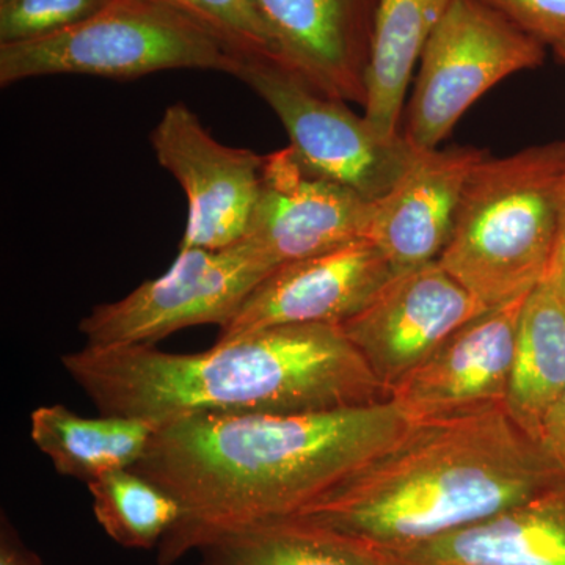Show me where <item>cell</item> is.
<instances>
[{"instance_id":"6da1fadb","label":"cell","mask_w":565,"mask_h":565,"mask_svg":"<svg viewBox=\"0 0 565 565\" xmlns=\"http://www.w3.org/2000/svg\"><path fill=\"white\" fill-rule=\"evenodd\" d=\"M390 399L299 414L188 416L156 427L132 468L182 508L161 565L232 531L292 519L396 444L411 426Z\"/></svg>"},{"instance_id":"7a4b0ae2","label":"cell","mask_w":565,"mask_h":565,"mask_svg":"<svg viewBox=\"0 0 565 565\" xmlns=\"http://www.w3.org/2000/svg\"><path fill=\"white\" fill-rule=\"evenodd\" d=\"M99 414L154 424L188 416L299 414L386 399L362 353L332 323L258 330L195 353L156 345L65 353Z\"/></svg>"},{"instance_id":"3957f363","label":"cell","mask_w":565,"mask_h":565,"mask_svg":"<svg viewBox=\"0 0 565 565\" xmlns=\"http://www.w3.org/2000/svg\"><path fill=\"white\" fill-rule=\"evenodd\" d=\"M563 479L504 404L494 405L412 423L396 444L292 519L374 550L407 548L493 519Z\"/></svg>"},{"instance_id":"277c9868","label":"cell","mask_w":565,"mask_h":565,"mask_svg":"<svg viewBox=\"0 0 565 565\" xmlns=\"http://www.w3.org/2000/svg\"><path fill=\"white\" fill-rule=\"evenodd\" d=\"M565 203V141L486 156L465 184L438 263L487 308L545 280Z\"/></svg>"},{"instance_id":"5b68a950","label":"cell","mask_w":565,"mask_h":565,"mask_svg":"<svg viewBox=\"0 0 565 565\" xmlns=\"http://www.w3.org/2000/svg\"><path fill=\"white\" fill-rule=\"evenodd\" d=\"M236 61L203 29L158 0H114L74 28L25 43L0 44V85L82 74L136 79L166 70H215Z\"/></svg>"},{"instance_id":"8992f818","label":"cell","mask_w":565,"mask_h":565,"mask_svg":"<svg viewBox=\"0 0 565 565\" xmlns=\"http://www.w3.org/2000/svg\"><path fill=\"white\" fill-rule=\"evenodd\" d=\"M542 61L544 44L503 14L481 0H451L419 58L404 139L435 150L484 93Z\"/></svg>"},{"instance_id":"52a82bcc","label":"cell","mask_w":565,"mask_h":565,"mask_svg":"<svg viewBox=\"0 0 565 565\" xmlns=\"http://www.w3.org/2000/svg\"><path fill=\"white\" fill-rule=\"evenodd\" d=\"M234 77L277 114L303 167L370 202L392 191L414 159L416 150L404 136L382 139L364 115L353 114L280 61L241 62Z\"/></svg>"},{"instance_id":"ba28073f","label":"cell","mask_w":565,"mask_h":565,"mask_svg":"<svg viewBox=\"0 0 565 565\" xmlns=\"http://www.w3.org/2000/svg\"><path fill=\"white\" fill-rule=\"evenodd\" d=\"M247 244L178 252L172 267L131 294L93 308L79 323L96 349L156 345L189 327H225L253 289L274 273Z\"/></svg>"},{"instance_id":"9c48e42d","label":"cell","mask_w":565,"mask_h":565,"mask_svg":"<svg viewBox=\"0 0 565 565\" xmlns=\"http://www.w3.org/2000/svg\"><path fill=\"white\" fill-rule=\"evenodd\" d=\"M150 140L159 163L188 196L180 250H221L244 241L258 200L264 156L215 140L184 103L167 107Z\"/></svg>"},{"instance_id":"30bf717a","label":"cell","mask_w":565,"mask_h":565,"mask_svg":"<svg viewBox=\"0 0 565 565\" xmlns=\"http://www.w3.org/2000/svg\"><path fill=\"white\" fill-rule=\"evenodd\" d=\"M373 215L374 202L310 172L291 147L282 148L264 156L244 243L278 269L367 239Z\"/></svg>"},{"instance_id":"8fae6325","label":"cell","mask_w":565,"mask_h":565,"mask_svg":"<svg viewBox=\"0 0 565 565\" xmlns=\"http://www.w3.org/2000/svg\"><path fill=\"white\" fill-rule=\"evenodd\" d=\"M486 310L489 308L434 262L394 274L377 296L341 327L386 394Z\"/></svg>"},{"instance_id":"7c38bea8","label":"cell","mask_w":565,"mask_h":565,"mask_svg":"<svg viewBox=\"0 0 565 565\" xmlns=\"http://www.w3.org/2000/svg\"><path fill=\"white\" fill-rule=\"evenodd\" d=\"M384 253L370 239L278 267L250 292L215 343L280 326H343L393 277Z\"/></svg>"},{"instance_id":"4fadbf2b","label":"cell","mask_w":565,"mask_h":565,"mask_svg":"<svg viewBox=\"0 0 565 565\" xmlns=\"http://www.w3.org/2000/svg\"><path fill=\"white\" fill-rule=\"evenodd\" d=\"M526 297L489 308L465 323L412 373L390 386L386 399L411 423L503 405Z\"/></svg>"},{"instance_id":"5bb4252c","label":"cell","mask_w":565,"mask_h":565,"mask_svg":"<svg viewBox=\"0 0 565 565\" xmlns=\"http://www.w3.org/2000/svg\"><path fill=\"white\" fill-rule=\"evenodd\" d=\"M377 2L256 0L286 66L319 92L363 106Z\"/></svg>"},{"instance_id":"9a60e30c","label":"cell","mask_w":565,"mask_h":565,"mask_svg":"<svg viewBox=\"0 0 565 565\" xmlns=\"http://www.w3.org/2000/svg\"><path fill=\"white\" fill-rule=\"evenodd\" d=\"M486 156L476 148L416 150L392 191L374 202L367 239L394 273L438 262L455 232L468 177Z\"/></svg>"},{"instance_id":"2e32d148","label":"cell","mask_w":565,"mask_h":565,"mask_svg":"<svg viewBox=\"0 0 565 565\" xmlns=\"http://www.w3.org/2000/svg\"><path fill=\"white\" fill-rule=\"evenodd\" d=\"M374 552L384 565H565V479L478 525Z\"/></svg>"},{"instance_id":"e0dca14e","label":"cell","mask_w":565,"mask_h":565,"mask_svg":"<svg viewBox=\"0 0 565 565\" xmlns=\"http://www.w3.org/2000/svg\"><path fill=\"white\" fill-rule=\"evenodd\" d=\"M154 424L129 416L85 418L62 404L41 405L31 415V437L55 471L90 484L102 476L128 470L147 452Z\"/></svg>"},{"instance_id":"ac0fdd59","label":"cell","mask_w":565,"mask_h":565,"mask_svg":"<svg viewBox=\"0 0 565 565\" xmlns=\"http://www.w3.org/2000/svg\"><path fill=\"white\" fill-rule=\"evenodd\" d=\"M451 0H379L366 70L364 118L385 140L397 131L408 82Z\"/></svg>"},{"instance_id":"d6986e66","label":"cell","mask_w":565,"mask_h":565,"mask_svg":"<svg viewBox=\"0 0 565 565\" xmlns=\"http://www.w3.org/2000/svg\"><path fill=\"white\" fill-rule=\"evenodd\" d=\"M565 392V303L544 280L527 294L516 330L504 407L537 441L545 416Z\"/></svg>"},{"instance_id":"ffe728a7","label":"cell","mask_w":565,"mask_h":565,"mask_svg":"<svg viewBox=\"0 0 565 565\" xmlns=\"http://www.w3.org/2000/svg\"><path fill=\"white\" fill-rule=\"evenodd\" d=\"M200 552L204 565H384L370 545L300 519L217 535Z\"/></svg>"},{"instance_id":"44dd1931","label":"cell","mask_w":565,"mask_h":565,"mask_svg":"<svg viewBox=\"0 0 565 565\" xmlns=\"http://www.w3.org/2000/svg\"><path fill=\"white\" fill-rule=\"evenodd\" d=\"M87 487L96 522L125 548H154L180 523V501L132 468L111 471Z\"/></svg>"},{"instance_id":"7402d4cb","label":"cell","mask_w":565,"mask_h":565,"mask_svg":"<svg viewBox=\"0 0 565 565\" xmlns=\"http://www.w3.org/2000/svg\"><path fill=\"white\" fill-rule=\"evenodd\" d=\"M158 2L178 11L203 29L232 55L236 65L253 58L280 61L273 32L264 20L256 0H158Z\"/></svg>"},{"instance_id":"603a6c76","label":"cell","mask_w":565,"mask_h":565,"mask_svg":"<svg viewBox=\"0 0 565 565\" xmlns=\"http://www.w3.org/2000/svg\"><path fill=\"white\" fill-rule=\"evenodd\" d=\"M114 0H0V44L44 39L81 24Z\"/></svg>"},{"instance_id":"cb8c5ba5","label":"cell","mask_w":565,"mask_h":565,"mask_svg":"<svg viewBox=\"0 0 565 565\" xmlns=\"http://www.w3.org/2000/svg\"><path fill=\"white\" fill-rule=\"evenodd\" d=\"M542 44L565 43V0H481Z\"/></svg>"},{"instance_id":"d4e9b609","label":"cell","mask_w":565,"mask_h":565,"mask_svg":"<svg viewBox=\"0 0 565 565\" xmlns=\"http://www.w3.org/2000/svg\"><path fill=\"white\" fill-rule=\"evenodd\" d=\"M537 444L565 478V392L545 416Z\"/></svg>"},{"instance_id":"484cf974","label":"cell","mask_w":565,"mask_h":565,"mask_svg":"<svg viewBox=\"0 0 565 565\" xmlns=\"http://www.w3.org/2000/svg\"><path fill=\"white\" fill-rule=\"evenodd\" d=\"M0 565H44L39 555L22 542L6 515L0 525Z\"/></svg>"},{"instance_id":"4316f807","label":"cell","mask_w":565,"mask_h":565,"mask_svg":"<svg viewBox=\"0 0 565 565\" xmlns=\"http://www.w3.org/2000/svg\"><path fill=\"white\" fill-rule=\"evenodd\" d=\"M545 280L556 289L565 303V203Z\"/></svg>"},{"instance_id":"83f0119b","label":"cell","mask_w":565,"mask_h":565,"mask_svg":"<svg viewBox=\"0 0 565 565\" xmlns=\"http://www.w3.org/2000/svg\"><path fill=\"white\" fill-rule=\"evenodd\" d=\"M557 55H559L561 58H563V62L565 63V43L559 44V46L555 47Z\"/></svg>"}]
</instances>
